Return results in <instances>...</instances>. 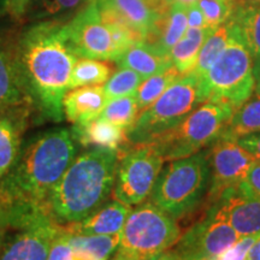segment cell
I'll list each match as a JSON object with an SVG mask.
<instances>
[{
    "mask_svg": "<svg viewBox=\"0 0 260 260\" xmlns=\"http://www.w3.org/2000/svg\"><path fill=\"white\" fill-rule=\"evenodd\" d=\"M65 21L46 19L25 28L17 38V60L37 118L60 122L63 99L79 56L64 34Z\"/></svg>",
    "mask_w": 260,
    "mask_h": 260,
    "instance_id": "obj_1",
    "label": "cell"
},
{
    "mask_svg": "<svg viewBox=\"0 0 260 260\" xmlns=\"http://www.w3.org/2000/svg\"><path fill=\"white\" fill-rule=\"evenodd\" d=\"M70 130L51 129L23 142L11 169L0 178V204L45 205L52 189L76 158Z\"/></svg>",
    "mask_w": 260,
    "mask_h": 260,
    "instance_id": "obj_2",
    "label": "cell"
},
{
    "mask_svg": "<svg viewBox=\"0 0 260 260\" xmlns=\"http://www.w3.org/2000/svg\"><path fill=\"white\" fill-rule=\"evenodd\" d=\"M119 153L92 148L75 158L52 189L47 207L59 224L77 223L99 210L113 191Z\"/></svg>",
    "mask_w": 260,
    "mask_h": 260,
    "instance_id": "obj_3",
    "label": "cell"
},
{
    "mask_svg": "<svg viewBox=\"0 0 260 260\" xmlns=\"http://www.w3.org/2000/svg\"><path fill=\"white\" fill-rule=\"evenodd\" d=\"M207 148L162 167L148 200L176 220L194 212L210 188Z\"/></svg>",
    "mask_w": 260,
    "mask_h": 260,
    "instance_id": "obj_4",
    "label": "cell"
},
{
    "mask_svg": "<svg viewBox=\"0 0 260 260\" xmlns=\"http://www.w3.org/2000/svg\"><path fill=\"white\" fill-rule=\"evenodd\" d=\"M253 65L254 59L245 35L235 21L225 50L209 71L199 79L204 102L213 100L226 103L235 110L241 106L254 93Z\"/></svg>",
    "mask_w": 260,
    "mask_h": 260,
    "instance_id": "obj_5",
    "label": "cell"
},
{
    "mask_svg": "<svg viewBox=\"0 0 260 260\" xmlns=\"http://www.w3.org/2000/svg\"><path fill=\"white\" fill-rule=\"evenodd\" d=\"M203 103L199 77L193 73L181 75L152 105L139 113L126 130V142L129 146L153 144Z\"/></svg>",
    "mask_w": 260,
    "mask_h": 260,
    "instance_id": "obj_6",
    "label": "cell"
},
{
    "mask_svg": "<svg viewBox=\"0 0 260 260\" xmlns=\"http://www.w3.org/2000/svg\"><path fill=\"white\" fill-rule=\"evenodd\" d=\"M182 235L177 220L149 200L138 205L126 218L112 260H145L169 251Z\"/></svg>",
    "mask_w": 260,
    "mask_h": 260,
    "instance_id": "obj_7",
    "label": "cell"
},
{
    "mask_svg": "<svg viewBox=\"0 0 260 260\" xmlns=\"http://www.w3.org/2000/svg\"><path fill=\"white\" fill-rule=\"evenodd\" d=\"M0 260H47L51 245L63 229L45 205L11 203Z\"/></svg>",
    "mask_w": 260,
    "mask_h": 260,
    "instance_id": "obj_8",
    "label": "cell"
},
{
    "mask_svg": "<svg viewBox=\"0 0 260 260\" xmlns=\"http://www.w3.org/2000/svg\"><path fill=\"white\" fill-rule=\"evenodd\" d=\"M234 111L235 109L229 104L206 100L153 145L165 161L189 157L220 138Z\"/></svg>",
    "mask_w": 260,
    "mask_h": 260,
    "instance_id": "obj_9",
    "label": "cell"
},
{
    "mask_svg": "<svg viewBox=\"0 0 260 260\" xmlns=\"http://www.w3.org/2000/svg\"><path fill=\"white\" fill-rule=\"evenodd\" d=\"M113 199L138 206L149 198L164 167V158L153 144L135 145L118 149Z\"/></svg>",
    "mask_w": 260,
    "mask_h": 260,
    "instance_id": "obj_10",
    "label": "cell"
},
{
    "mask_svg": "<svg viewBox=\"0 0 260 260\" xmlns=\"http://www.w3.org/2000/svg\"><path fill=\"white\" fill-rule=\"evenodd\" d=\"M240 236L229 225L216 204H209L206 212L182 234L172 247L182 260H210L233 246Z\"/></svg>",
    "mask_w": 260,
    "mask_h": 260,
    "instance_id": "obj_11",
    "label": "cell"
},
{
    "mask_svg": "<svg viewBox=\"0 0 260 260\" xmlns=\"http://www.w3.org/2000/svg\"><path fill=\"white\" fill-rule=\"evenodd\" d=\"M64 34L80 58L116 61L119 58L110 25L100 16L96 3H89L64 23Z\"/></svg>",
    "mask_w": 260,
    "mask_h": 260,
    "instance_id": "obj_12",
    "label": "cell"
},
{
    "mask_svg": "<svg viewBox=\"0 0 260 260\" xmlns=\"http://www.w3.org/2000/svg\"><path fill=\"white\" fill-rule=\"evenodd\" d=\"M210 164V188L207 193L209 204L213 203L226 188L246 180L255 159L234 139L219 138L207 147Z\"/></svg>",
    "mask_w": 260,
    "mask_h": 260,
    "instance_id": "obj_13",
    "label": "cell"
},
{
    "mask_svg": "<svg viewBox=\"0 0 260 260\" xmlns=\"http://www.w3.org/2000/svg\"><path fill=\"white\" fill-rule=\"evenodd\" d=\"M213 203L240 237L260 233V198L246 180L226 188Z\"/></svg>",
    "mask_w": 260,
    "mask_h": 260,
    "instance_id": "obj_14",
    "label": "cell"
},
{
    "mask_svg": "<svg viewBox=\"0 0 260 260\" xmlns=\"http://www.w3.org/2000/svg\"><path fill=\"white\" fill-rule=\"evenodd\" d=\"M17 38L0 35V111L24 106L34 109L19 71Z\"/></svg>",
    "mask_w": 260,
    "mask_h": 260,
    "instance_id": "obj_15",
    "label": "cell"
},
{
    "mask_svg": "<svg viewBox=\"0 0 260 260\" xmlns=\"http://www.w3.org/2000/svg\"><path fill=\"white\" fill-rule=\"evenodd\" d=\"M96 4L104 21L124 25L142 41L148 38L161 15L147 0H99Z\"/></svg>",
    "mask_w": 260,
    "mask_h": 260,
    "instance_id": "obj_16",
    "label": "cell"
},
{
    "mask_svg": "<svg viewBox=\"0 0 260 260\" xmlns=\"http://www.w3.org/2000/svg\"><path fill=\"white\" fill-rule=\"evenodd\" d=\"M35 117L37 113L30 106L0 111V178L17 159L25 130Z\"/></svg>",
    "mask_w": 260,
    "mask_h": 260,
    "instance_id": "obj_17",
    "label": "cell"
},
{
    "mask_svg": "<svg viewBox=\"0 0 260 260\" xmlns=\"http://www.w3.org/2000/svg\"><path fill=\"white\" fill-rule=\"evenodd\" d=\"M132 206L113 199L104 204L89 217L77 223L65 224V230L77 235H116L121 234Z\"/></svg>",
    "mask_w": 260,
    "mask_h": 260,
    "instance_id": "obj_18",
    "label": "cell"
},
{
    "mask_svg": "<svg viewBox=\"0 0 260 260\" xmlns=\"http://www.w3.org/2000/svg\"><path fill=\"white\" fill-rule=\"evenodd\" d=\"M109 103L104 86H84L70 89L63 99V112L68 122L83 125L99 118Z\"/></svg>",
    "mask_w": 260,
    "mask_h": 260,
    "instance_id": "obj_19",
    "label": "cell"
},
{
    "mask_svg": "<svg viewBox=\"0 0 260 260\" xmlns=\"http://www.w3.org/2000/svg\"><path fill=\"white\" fill-rule=\"evenodd\" d=\"M116 63L119 68H128L135 71L144 80L161 73L174 65L170 54L164 53L159 48L146 41L136 42L132 47H129L116 60Z\"/></svg>",
    "mask_w": 260,
    "mask_h": 260,
    "instance_id": "obj_20",
    "label": "cell"
},
{
    "mask_svg": "<svg viewBox=\"0 0 260 260\" xmlns=\"http://www.w3.org/2000/svg\"><path fill=\"white\" fill-rule=\"evenodd\" d=\"M70 132L77 145L82 147L118 151L128 144L125 129L102 118H96L83 125H73Z\"/></svg>",
    "mask_w": 260,
    "mask_h": 260,
    "instance_id": "obj_21",
    "label": "cell"
},
{
    "mask_svg": "<svg viewBox=\"0 0 260 260\" xmlns=\"http://www.w3.org/2000/svg\"><path fill=\"white\" fill-rule=\"evenodd\" d=\"M187 29V6L172 3L159 16L153 30L145 41L170 54L171 48L180 41Z\"/></svg>",
    "mask_w": 260,
    "mask_h": 260,
    "instance_id": "obj_22",
    "label": "cell"
},
{
    "mask_svg": "<svg viewBox=\"0 0 260 260\" xmlns=\"http://www.w3.org/2000/svg\"><path fill=\"white\" fill-rule=\"evenodd\" d=\"M121 240L116 235H77L69 233L74 260H107L115 254Z\"/></svg>",
    "mask_w": 260,
    "mask_h": 260,
    "instance_id": "obj_23",
    "label": "cell"
},
{
    "mask_svg": "<svg viewBox=\"0 0 260 260\" xmlns=\"http://www.w3.org/2000/svg\"><path fill=\"white\" fill-rule=\"evenodd\" d=\"M213 30L212 28H188L180 41L171 48L172 64L181 75L193 71L201 47Z\"/></svg>",
    "mask_w": 260,
    "mask_h": 260,
    "instance_id": "obj_24",
    "label": "cell"
},
{
    "mask_svg": "<svg viewBox=\"0 0 260 260\" xmlns=\"http://www.w3.org/2000/svg\"><path fill=\"white\" fill-rule=\"evenodd\" d=\"M260 132V95L254 94L234 111L220 138L237 140Z\"/></svg>",
    "mask_w": 260,
    "mask_h": 260,
    "instance_id": "obj_25",
    "label": "cell"
},
{
    "mask_svg": "<svg viewBox=\"0 0 260 260\" xmlns=\"http://www.w3.org/2000/svg\"><path fill=\"white\" fill-rule=\"evenodd\" d=\"M234 24H235V21L232 17L229 21L219 25L218 28H216L211 32L209 38L205 40L199 56H198L195 68L190 73L195 74L200 79L209 71L210 68L214 64V61L218 59L222 52L225 50L230 37H232Z\"/></svg>",
    "mask_w": 260,
    "mask_h": 260,
    "instance_id": "obj_26",
    "label": "cell"
},
{
    "mask_svg": "<svg viewBox=\"0 0 260 260\" xmlns=\"http://www.w3.org/2000/svg\"><path fill=\"white\" fill-rule=\"evenodd\" d=\"M112 73L111 65L106 60L79 58L75 64L69 83V90L84 86H98L105 83Z\"/></svg>",
    "mask_w": 260,
    "mask_h": 260,
    "instance_id": "obj_27",
    "label": "cell"
},
{
    "mask_svg": "<svg viewBox=\"0 0 260 260\" xmlns=\"http://www.w3.org/2000/svg\"><path fill=\"white\" fill-rule=\"evenodd\" d=\"M84 5L87 0H30L27 12L30 21L60 19L75 15Z\"/></svg>",
    "mask_w": 260,
    "mask_h": 260,
    "instance_id": "obj_28",
    "label": "cell"
},
{
    "mask_svg": "<svg viewBox=\"0 0 260 260\" xmlns=\"http://www.w3.org/2000/svg\"><path fill=\"white\" fill-rule=\"evenodd\" d=\"M180 76L181 74L172 65L169 69L155 74L153 76H149L142 81L135 93L140 112L147 109L149 105H152Z\"/></svg>",
    "mask_w": 260,
    "mask_h": 260,
    "instance_id": "obj_29",
    "label": "cell"
},
{
    "mask_svg": "<svg viewBox=\"0 0 260 260\" xmlns=\"http://www.w3.org/2000/svg\"><path fill=\"white\" fill-rule=\"evenodd\" d=\"M233 17L241 27L253 59L260 58V2L236 6Z\"/></svg>",
    "mask_w": 260,
    "mask_h": 260,
    "instance_id": "obj_30",
    "label": "cell"
},
{
    "mask_svg": "<svg viewBox=\"0 0 260 260\" xmlns=\"http://www.w3.org/2000/svg\"><path fill=\"white\" fill-rule=\"evenodd\" d=\"M140 113L135 94L109 100L99 118L128 130Z\"/></svg>",
    "mask_w": 260,
    "mask_h": 260,
    "instance_id": "obj_31",
    "label": "cell"
},
{
    "mask_svg": "<svg viewBox=\"0 0 260 260\" xmlns=\"http://www.w3.org/2000/svg\"><path fill=\"white\" fill-rule=\"evenodd\" d=\"M142 81H144V79L135 71L130 70L128 68H119L106 81L105 84H104V89H105L109 100L133 95V94L136 93Z\"/></svg>",
    "mask_w": 260,
    "mask_h": 260,
    "instance_id": "obj_32",
    "label": "cell"
},
{
    "mask_svg": "<svg viewBox=\"0 0 260 260\" xmlns=\"http://www.w3.org/2000/svg\"><path fill=\"white\" fill-rule=\"evenodd\" d=\"M210 28L216 29L233 17L236 9L235 0H198Z\"/></svg>",
    "mask_w": 260,
    "mask_h": 260,
    "instance_id": "obj_33",
    "label": "cell"
},
{
    "mask_svg": "<svg viewBox=\"0 0 260 260\" xmlns=\"http://www.w3.org/2000/svg\"><path fill=\"white\" fill-rule=\"evenodd\" d=\"M259 237L260 233L253 234V235L249 236L240 237L233 246H230L225 251L219 253L218 255L213 256L210 260H246L248 251Z\"/></svg>",
    "mask_w": 260,
    "mask_h": 260,
    "instance_id": "obj_34",
    "label": "cell"
},
{
    "mask_svg": "<svg viewBox=\"0 0 260 260\" xmlns=\"http://www.w3.org/2000/svg\"><path fill=\"white\" fill-rule=\"evenodd\" d=\"M47 260H74V252L69 243V233L65 226L52 242Z\"/></svg>",
    "mask_w": 260,
    "mask_h": 260,
    "instance_id": "obj_35",
    "label": "cell"
},
{
    "mask_svg": "<svg viewBox=\"0 0 260 260\" xmlns=\"http://www.w3.org/2000/svg\"><path fill=\"white\" fill-rule=\"evenodd\" d=\"M237 144L246 149L255 160L260 161V132L242 136L236 140Z\"/></svg>",
    "mask_w": 260,
    "mask_h": 260,
    "instance_id": "obj_36",
    "label": "cell"
},
{
    "mask_svg": "<svg viewBox=\"0 0 260 260\" xmlns=\"http://www.w3.org/2000/svg\"><path fill=\"white\" fill-rule=\"evenodd\" d=\"M30 0H3L4 10L11 16V18L19 21L27 14V9Z\"/></svg>",
    "mask_w": 260,
    "mask_h": 260,
    "instance_id": "obj_37",
    "label": "cell"
},
{
    "mask_svg": "<svg viewBox=\"0 0 260 260\" xmlns=\"http://www.w3.org/2000/svg\"><path fill=\"white\" fill-rule=\"evenodd\" d=\"M187 25L188 28H210L197 3L187 6Z\"/></svg>",
    "mask_w": 260,
    "mask_h": 260,
    "instance_id": "obj_38",
    "label": "cell"
},
{
    "mask_svg": "<svg viewBox=\"0 0 260 260\" xmlns=\"http://www.w3.org/2000/svg\"><path fill=\"white\" fill-rule=\"evenodd\" d=\"M246 182L251 187V189L260 198V161L255 160L253 162L251 170L247 174Z\"/></svg>",
    "mask_w": 260,
    "mask_h": 260,
    "instance_id": "obj_39",
    "label": "cell"
},
{
    "mask_svg": "<svg viewBox=\"0 0 260 260\" xmlns=\"http://www.w3.org/2000/svg\"><path fill=\"white\" fill-rule=\"evenodd\" d=\"M9 206L6 204H0V255H2L3 245H4L6 233L9 229Z\"/></svg>",
    "mask_w": 260,
    "mask_h": 260,
    "instance_id": "obj_40",
    "label": "cell"
},
{
    "mask_svg": "<svg viewBox=\"0 0 260 260\" xmlns=\"http://www.w3.org/2000/svg\"><path fill=\"white\" fill-rule=\"evenodd\" d=\"M145 260H182V259H181V256L171 248V249H169V251H165V252L160 253V254L151 256V258H147Z\"/></svg>",
    "mask_w": 260,
    "mask_h": 260,
    "instance_id": "obj_41",
    "label": "cell"
},
{
    "mask_svg": "<svg viewBox=\"0 0 260 260\" xmlns=\"http://www.w3.org/2000/svg\"><path fill=\"white\" fill-rule=\"evenodd\" d=\"M253 75H254V94H259L260 95V58L254 59Z\"/></svg>",
    "mask_w": 260,
    "mask_h": 260,
    "instance_id": "obj_42",
    "label": "cell"
},
{
    "mask_svg": "<svg viewBox=\"0 0 260 260\" xmlns=\"http://www.w3.org/2000/svg\"><path fill=\"white\" fill-rule=\"evenodd\" d=\"M246 260H260V237L248 251Z\"/></svg>",
    "mask_w": 260,
    "mask_h": 260,
    "instance_id": "obj_43",
    "label": "cell"
},
{
    "mask_svg": "<svg viewBox=\"0 0 260 260\" xmlns=\"http://www.w3.org/2000/svg\"><path fill=\"white\" fill-rule=\"evenodd\" d=\"M147 2L151 3L153 8L158 10L159 12H164L174 3V0H147Z\"/></svg>",
    "mask_w": 260,
    "mask_h": 260,
    "instance_id": "obj_44",
    "label": "cell"
},
{
    "mask_svg": "<svg viewBox=\"0 0 260 260\" xmlns=\"http://www.w3.org/2000/svg\"><path fill=\"white\" fill-rule=\"evenodd\" d=\"M260 0H235L236 6H245V5H251L255 4V3H259Z\"/></svg>",
    "mask_w": 260,
    "mask_h": 260,
    "instance_id": "obj_45",
    "label": "cell"
},
{
    "mask_svg": "<svg viewBox=\"0 0 260 260\" xmlns=\"http://www.w3.org/2000/svg\"><path fill=\"white\" fill-rule=\"evenodd\" d=\"M198 0H174V3H178V4H182V5H190V4H194V3H197Z\"/></svg>",
    "mask_w": 260,
    "mask_h": 260,
    "instance_id": "obj_46",
    "label": "cell"
},
{
    "mask_svg": "<svg viewBox=\"0 0 260 260\" xmlns=\"http://www.w3.org/2000/svg\"><path fill=\"white\" fill-rule=\"evenodd\" d=\"M99 2V0H87V4H89V3H96Z\"/></svg>",
    "mask_w": 260,
    "mask_h": 260,
    "instance_id": "obj_47",
    "label": "cell"
}]
</instances>
